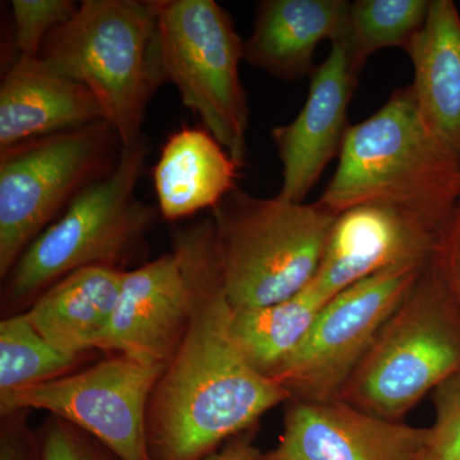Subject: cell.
Listing matches in <instances>:
<instances>
[{"mask_svg":"<svg viewBox=\"0 0 460 460\" xmlns=\"http://www.w3.org/2000/svg\"><path fill=\"white\" fill-rule=\"evenodd\" d=\"M192 289L186 334L165 366L147 407L150 460H202L255 429L263 414L290 401L280 384L247 361L232 332L211 217L175 230Z\"/></svg>","mask_w":460,"mask_h":460,"instance_id":"obj_1","label":"cell"},{"mask_svg":"<svg viewBox=\"0 0 460 460\" xmlns=\"http://www.w3.org/2000/svg\"><path fill=\"white\" fill-rule=\"evenodd\" d=\"M337 171L319 202L334 214L389 205L452 217L460 199V159L423 122L411 86L348 129Z\"/></svg>","mask_w":460,"mask_h":460,"instance_id":"obj_2","label":"cell"},{"mask_svg":"<svg viewBox=\"0 0 460 460\" xmlns=\"http://www.w3.org/2000/svg\"><path fill=\"white\" fill-rule=\"evenodd\" d=\"M150 151V138L145 135L123 146L113 171L87 187L33 239L3 279L5 310H26L48 288L80 269L126 270L144 255L159 214L136 195Z\"/></svg>","mask_w":460,"mask_h":460,"instance_id":"obj_3","label":"cell"},{"mask_svg":"<svg viewBox=\"0 0 460 460\" xmlns=\"http://www.w3.org/2000/svg\"><path fill=\"white\" fill-rule=\"evenodd\" d=\"M154 0H84L57 27L40 57L58 74L84 84L123 146L138 140L148 102L163 78L155 51Z\"/></svg>","mask_w":460,"mask_h":460,"instance_id":"obj_4","label":"cell"},{"mask_svg":"<svg viewBox=\"0 0 460 460\" xmlns=\"http://www.w3.org/2000/svg\"><path fill=\"white\" fill-rule=\"evenodd\" d=\"M338 215L319 201L256 198L235 187L211 210L233 310L286 301L313 283Z\"/></svg>","mask_w":460,"mask_h":460,"instance_id":"obj_5","label":"cell"},{"mask_svg":"<svg viewBox=\"0 0 460 460\" xmlns=\"http://www.w3.org/2000/svg\"><path fill=\"white\" fill-rule=\"evenodd\" d=\"M459 371L460 317L429 263L338 399L404 422L426 395Z\"/></svg>","mask_w":460,"mask_h":460,"instance_id":"obj_6","label":"cell"},{"mask_svg":"<svg viewBox=\"0 0 460 460\" xmlns=\"http://www.w3.org/2000/svg\"><path fill=\"white\" fill-rule=\"evenodd\" d=\"M155 51L163 84L181 102L241 169L246 162L247 95L241 83L243 40L226 8L214 0H154Z\"/></svg>","mask_w":460,"mask_h":460,"instance_id":"obj_7","label":"cell"},{"mask_svg":"<svg viewBox=\"0 0 460 460\" xmlns=\"http://www.w3.org/2000/svg\"><path fill=\"white\" fill-rule=\"evenodd\" d=\"M107 120L0 150V278L122 154Z\"/></svg>","mask_w":460,"mask_h":460,"instance_id":"obj_8","label":"cell"},{"mask_svg":"<svg viewBox=\"0 0 460 460\" xmlns=\"http://www.w3.org/2000/svg\"><path fill=\"white\" fill-rule=\"evenodd\" d=\"M428 265L383 271L332 296L272 380L289 393L290 401H338L378 332Z\"/></svg>","mask_w":460,"mask_h":460,"instance_id":"obj_9","label":"cell"},{"mask_svg":"<svg viewBox=\"0 0 460 460\" xmlns=\"http://www.w3.org/2000/svg\"><path fill=\"white\" fill-rule=\"evenodd\" d=\"M165 367L122 354L0 394V413L40 410L93 436L119 460H150L147 407Z\"/></svg>","mask_w":460,"mask_h":460,"instance_id":"obj_10","label":"cell"},{"mask_svg":"<svg viewBox=\"0 0 460 460\" xmlns=\"http://www.w3.org/2000/svg\"><path fill=\"white\" fill-rule=\"evenodd\" d=\"M452 217L389 205H362L338 215L311 287L326 301L372 275L431 261Z\"/></svg>","mask_w":460,"mask_h":460,"instance_id":"obj_11","label":"cell"},{"mask_svg":"<svg viewBox=\"0 0 460 460\" xmlns=\"http://www.w3.org/2000/svg\"><path fill=\"white\" fill-rule=\"evenodd\" d=\"M428 435L339 399L289 401L279 441L261 460H420Z\"/></svg>","mask_w":460,"mask_h":460,"instance_id":"obj_12","label":"cell"},{"mask_svg":"<svg viewBox=\"0 0 460 460\" xmlns=\"http://www.w3.org/2000/svg\"><path fill=\"white\" fill-rule=\"evenodd\" d=\"M192 310L189 277L172 250L126 271L99 350L165 367L186 334Z\"/></svg>","mask_w":460,"mask_h":460,"instance_id":"obj_13","label":"cell"},{"mask_svg":"<svg viewBox=\"0 0 460 460\" xmlns=\"http://www.w3.org/2000/svg\"><path fill=\"white\" fill-rule=\"evenodd\" d=\"M357 72L339 42H332L325 62L310 75V90L296 119L271 131L281 163L278 196L305 202L335 156L349 129L348 107L356 89Z\"/></svg>","mask_w":460,"mask_h":460,"instance_id":"obj_14","label":"cell"},{"mask_svg":"<svg viewBox=\"0 0 460 460\" xmlns=\"http://www.w3.org/2000/svg\"><path fill=\"white\" fill-rule=\"evenodd\" d=\"M105 120L84 84L40 57L17 56L0 84V150Z\"/></svg>","mask_w":460,"mask_h":460,"instance_id":"obj_15","label":"cell"},{"mask_svg":"<svg viewBox=\"0 0 460 460\" xmlns=\"http://www.w3.org/2000/svg\"><path fill=\"white\" fill-rule=\"evenodd\" d=\"M349 8L347 0H262L243 60L280 80L310 77L321 42L343 39Z\"/></svg>","mask_w":460,"mask_h":460,"instance_id":"obj_16","label":"cell"},{"mask_svg":"<svg viewBox=\"0 0 460 460\" xmlns=\"http://www.w3.org/2000/svg\"><path fill=\"white\" fill-rule=\"evenodd\" d=\"M126 271L89 266L72 272L41 293L26 308L27 317L58 350L84 358L99 350Z\"/></svg>","mask_w":460,"mask_h":460,"instance_id":"obj_17","label":"cell"},{"mask_svg":"<svg viewBox=\"0 0 460 460\" xmlns=\"http://www.w3.org/2000/svg\"><path fill=\"white\" fill-rule=\"evenodd\" d=\"M405 51L423 122L460 159V14L452 0H431L425 25Z\"/></svg>","mask_w":460,"mask_h":460,"instance_id":"obj_18","label":"cell"},{"mask_svg":"<svg viewBox=\"0 0 460 460\" xmlns=\"http://www.w3.org/2000/svg\"><path fill=\"white\" fill-rule=\"evenodd\" d=\"M238 165L206 128L186 127L168 137L154 166L157 211L168 222L217 208L235 189Z\"/></svg>","mask_w":460,"mask_h":460,"instance_id":"obj_19","label":"cell"},{"mask_svg":"<svg viewBox=\"0 0 460 460\" xmlns=\"http://www.w3.org/2000/svg\"><path fill=\"white\" fill-rule=\"evenodd\" d=\"M326 302L310 284L286 301L233 310V337L251 366L271 377L298 349Z\"/></svg>","mask_w":460,"mask_h":460,"instance_id":"obj_20","label":"cell"},{"mask_svg":"<svg viewBox=\"0 0 460 460\" xmlns=\"http://www.w3.org/2000/svg\"><path fill=\"white\" fill-rule=\"evenodd\" d=\"M429 0H357L350 3L347 29L339 42L358 74L366 60L381 49L407 50L425 25Z\"/></svg>","mask_w":460,"mask_h":460,"instance_id":"obj_21","label":"cell"},{"mask_svg":"<svg viewBox=\"0 0 460 460\" xmlns=\"http://www.w3.org/2000/svg\"><path fill=\"white\" fill-rule=\"evenodd\" d=\"M84 359L53 347L25 311L0 321V394L65 376Z\"/></svg>","mask_w":460,"mask_h":460,"instance_id":"obj_22","label":"cell"},{"mask_svg":"<svg viewBox=\"0 0 460 460\" xmlns=\"http://www.w3.org/2000/svg\"><path fill=\"white\" fill-rule=\"evenodd\" d=\"M77 8L72 0H12L17 56H40L48 36L71 20Z\"/></svg>","mask_w":460,"mask_h":460,"instance_id":"obj_23","label":"cell"},{"mask_svg":"<svg viewBox=\"0 0 460 460\" xmlns=\"http://www.w3.org/2000/svg\"><path fill=\"white\" fill-rule=\"evenodd\" d=\"M431 395L435 420L420 460H460V371Z\"/></svg>","mask_w":460,"mask_h":460,"instance_id":"obj_24","label":"cell"},{"mask_svg":"<svg viewBox=\"0 0 460 460\" xmlns=\"http://www.w3.org/2000/svg\"><path fill=\"white\" fill-rule=\"evenodd\" d=\"M39 460H119L93 436L50 416L39 435Z\"/></svg>","mask_w":460,"mask_h":460,"instance_id":"obj_25","label":"cell"},{"mask_svg":"<svg viewBox=\"0 0 460 460\" xmlns=\"http://www.w3.org/2000/svg\"><path fill=\"white\" fill-rule=\"evenodd\" d=\"M429 268L460 317V199L449 223L445 226L429 261Z\"/></svg>","mask_w":460,"mask_h":460,"instance_id":"obj_26","label":"cell"},{"mask_svg":"<svg viewBox=\"0 0 460 460\" xmlns=\"http://www.w3.org/2000/svg\"><path fill=\"white\" fill-rule=\"evenodd\" d=\"M27 411L3 414L0 460H39L38 440L30 431Z\"/></svg>","mask_w":460,"mask_h":460,"instance_id":"obj_27","label":"cell"},{"mask_svg":"<svg viewBox=\"0 0 460 460\" xmlns=\"http://www.w3.org/2000/svg\"><path fill=\"white\" fill-rule=\"evenodd\" d=\"M255 429L234 436L220 449L202 460H261L262 453L255 445Z\"/></svg>","mask_w":460,"mask_h":460,"instance_id":"obj_28","label":"cell"}]
</instances>
